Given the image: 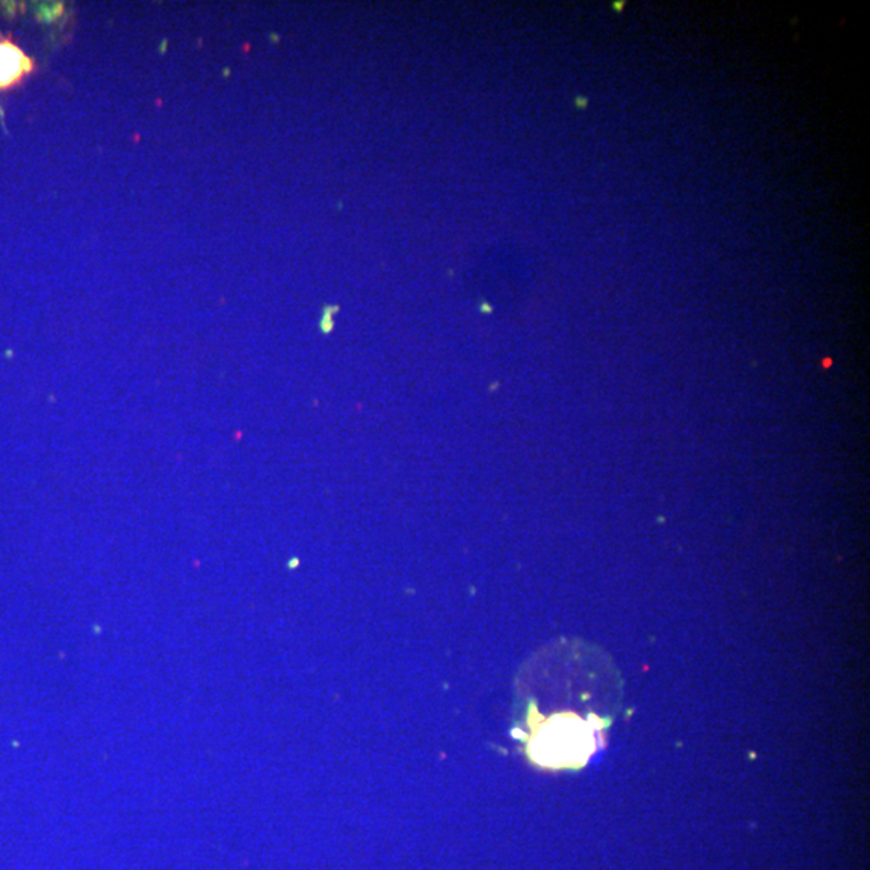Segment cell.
I'll list each match as a JSON object with an SVG mask.
<instances>
[{"label": "cell", "instance_id": "6da1fadb", "mask_svg": "<svg viewBox=\"0 0 870 870\" xmlns=\"http://www.w3.org/2000/svg\"><path fill=\"white\" fill-rule=\"evenodd\" d=\"M25 70V57L10 44H0V86L16 81Z\"/></svg>", "mask_w": 870, "mask_h": 870}]
</instances>
